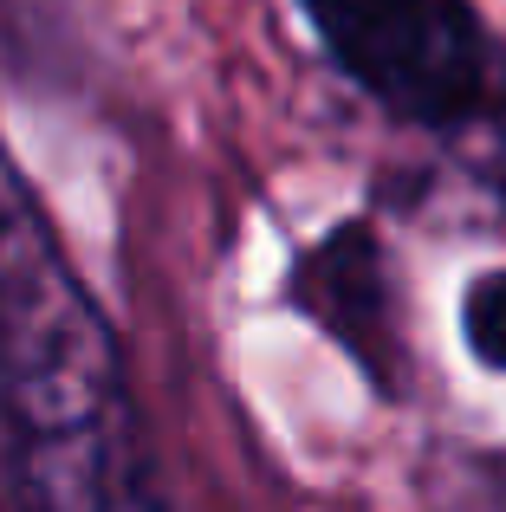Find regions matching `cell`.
Here are the masks:
<instances>
[{
    "instance_id": "cell-4",
    "label": "cell",
    "mask_w": 506,
    "mask_h": 512,
    "mask_svg": "<svg viewBox=\"0 0 506 512\" xmlns=\"http://www.w3.org/2000/svg\"><path fill=\"white\" fill-rule=\"evenodd\" d=\"M461 325H468V350H474V357H481L487 370H506V273H487L481 286L468 292Z\"/></svg>"
},
{
    "instance_id": "cell-1",
    "label": "cell",
    "mask_w": 506,
    "mask_h": 512,
    "mask_svg": "<svg viewBox=\"0 0 506 512\" xmlns=\"http://www.w3.org/2000/svg\"><path fill=\"white\" fill-rule=\"evenodd\" d=\"M0 409L20 448V500H65L143 467L117 344L65 266L26 175L0 143Z\"/></svg>"
},
{
    "instance_id": "cell-2",
    "label": "cell",
    "mask_w": 506,
    "mask_h": 512,
    "mask_svg": "<svg viewBox=\"0 0 506 512\" xmlns=\"http://www.w3.org/2000/svg\"><path fill=\"white\" fill-rule=\"evenodd\" d=\"M364 98L442 137H506V59L474 0H299Z\"/></svg>"
},
{
    "instance_id": "cell-3",
    "label": "cell",
    "mask_w": 506,
    "mask_h": 512,
    "mask_svg": "<svg viewBox=\"0 0 506 512\" xmlns=\"http://www.w3.org/2000/svg\"><path fill=\"white\" fill-rule=\"evenodd\" d=\"M299 299L344 350L364 357L370 376L396 370V318H390V260L370 227H338L325 247L305 253Z\"/></svg>"
}]
</instances>
